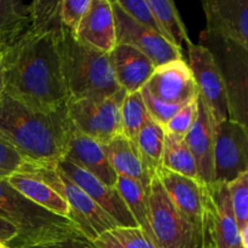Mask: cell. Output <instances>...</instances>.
<instances>
[{
  "mask_svg": "<svg viewBox=\"0 0 248 248\" xmlns=\"http://www.w3.org/2000/svg\"><path fill=\"white\" fill-rule=\"evenodd\" d=\"M215 182L230 183L248 172L247 126L230 119L215 125Z\"/></svg>",
  "mask_w": 248,
  "mask_h": 248,
  "instance_id": "cell-10",
  "label": "cell"
},
{
  "mask_svg": "<svg viewBox=\"0 0 248 248\" xmlns=\"http://www.w3.org/2000/svg\"><path fill=\"white\" fill-rule=\"evenodd\" d=\"M2 56H4V50H2L1 45H0V61L2 60Z\"/></svg>",
  "mask_w": 248,
  "mask_h": 248,
  "instance_id": "cell-40",
  "label": "cell"
},
{
  "mask_svg": "<svg viewBox=\"0 0 248 248\" xmlns=\"http://www.w3.org/2000/svg\"><path fill=\"white\" fill-rule=\"evenodd\" d=\"M56 167L74 184H77L92 201L110 216L119 227H137L132 215L126 207L115 186H108L81 167L68 160L61 159Z\"/></svg>",
  "mask_w": 248,
  "mask_h": 248,
  "instance_id": "cell-13",
  "label": "cell"
},
{
  "mask_svg": "<svg viewBox=\"0 0 248 248\" xmlns=\"http://www.w3.org/2000/svg\"><path fill=\"white\" fill-rule=\"evenodd\" d=\"M165 131L156 123L149 119L143 125L136 138L135 145L140 159L153 177L155 171L161 166L162 150H164Z\"/></svg>",
  "mask_w": 248,
  "mask_h": 248,
  "instance_id": "cell-25",
  "label": "cell"
},
{
  "mask_svg": "<svg viewBox=\"0 0 248 248\" xmlns=\"http://www.w3.org/2000/svg\"><path fill=\"white\" fill-rule=\"evenodd\" d=\"M17 235H18V230L11 223L0 217V242L5 245L10 244L12 240L16 239Z\"/></svg>",
  "mask_w": 248,
  "mask_h": 248,
  "instance_id": "cell-38",
  "label": "cell"
},
{
  "mask_svg": "<svg viewBox=\"0 0 248 248\" xmlns=\"http://www.w3.org/2000/svg\"><path fill=\"white\" fill-rule=\"evenodd\" d=\"M31 4L22 0H0V45L2 50L31 27Z\"/></svg>",
  "mask_w": 248,
  "mask_h": 248,
  "instance_id": "cell-23",
  "label": "cell"
},
{
  "mask_svg": "<svg viewBox=\"0 0 248 248\" xmlns=\"http://www.w3.org/2000/svg\"><path fill=\"white\" fill-rule=\"evenodd\" d=\"M196 99H198V97H196ZM196 99L186 104L167 123V125L164 127L166 135L178 138V140H184V137L189 132L196 119V114H198V102H196Z\"/></svg>",
  "mask_w": 248,
  "mask_h": 248,
  "instance_id": "cell-34",
  "label": "cell"
},
{
  "mask_svg": "<svg viewBox=\"0 0 248 248\" xmlns=\"http://www.w3.org/2000/svg\"><path fill=\"white\" fill-rule=\"evenodd\" d=\"M103 145L107 159L118 177L138 182L147 191L153 176L140 159L136 145L124 135L118 136Z\"/></svg>",
  "mask_w": 248,
  "mask_h": 248,
  "instance_id": "cell-21",
  "label": "cell"
},
{
  "mask_svg": "<svg viewBox=\"0 0 248 248\" xmlns=\"http://www.w3.org/2000/svg\"><path fill=\"white\" fill-rule=\"evenodd\" d=\"M189 68L198 86L199 96L210 109L215 124L228 119V101L224 84L210 51L201 44L188 46Z\"/></svg>",
  "mask_w": 248,
  "mask_h": 248,
  "instance_id": "cell-12",
  "label": "cell"
},
{
  "mask_svg": "<svg viewBox=\"0 0 248 248\" xmlns=\"http://www.w3.org/2000/svg\"><path fill=\"white\" fill-rule=\"evenodd\" d=\"M111 7L115 21L116 45L124 44L137 48L154 63L155 67H160L172 61L183 60L179 48L162 36L137 23L130 15L126 14L118 0L111 1Z\"/></svg>",
  "mask_w": 248,
  "mask_h": 248,
  "instance_id": "cell-11",
  "label": "cell"
},
{
  "mask_svg": "<svg viewBox=\"0 0 248 248\" xmlns=\"http://www.w3.org/2000/svg\"><path fill=\"white\" fill-rule=\"evenodd\" d=\"M205 31L248 48V0H203Z\"/></svg>",
  "mask_w": 248,
  "mask_h": 248,
  "instance_id": "cell-15",
  "label": "cell"
},
{
  "mask_svg": "<svg viewBox=\"0 0 248 248\" xmlns=\"http://www.w3.org/2000/svg\"><path fill=\"white\" fill-rule=\"evenodd\" d=\"M72 125V124H70ZM63 159L81 167L108 186H115L118 174L107 159L103 145L70 127Z\"/></svg>",
  "mask_w": 248,
  "mask_h": 248,
  "instance_id": "cell-17",
  "label": "cell"
},
{
  "mask_svg": "<svg viewBox=\"0 0 248 248\" xmlns=\"http://www.w3.org/2000/svg\"><path fill=\"white\" fill-rule=\"evenodd\" d=\"M94 248H160L140 227H115L92 241Z\"/></svg>",
  "mask_w": 248,
  "mask_h": 248,
  "instance_id": "cell-27",
  "label": "cell"
},
{
  "mask_svg": "<svg viewBox=\"0 0 248 248\" xmlns=\"http://www.w3.org/2000/svg\"><path fill=\"white\" fill-rule=\"evenodd\" d=\"M202 186V248H244L232 211L228 184L213 182Z\"/></svg>",
  "mask_w": 248,
  "mask_h": 248,
  "instance_id": "cell-8",
  "label": "cell"
},
{
  "mask_svg": "<svg viewBox=\"0 0 248 248\" xmlns=\"http://www.w3.org/2000/svg\"><path fill=\"white\" fill-rule=\"evenodd\" d=\"M57 44L69 101L108 97L120 90L114 78L108 53L80 41L64 27L57 35Z\"/></svg>",
  "mask_w": 248,
  "mask_h": 248,
  "instance_id": "cell-3",
  "label": "cell"
},
{
  "mask_svg": "<svg viewBox=\"0 0 248 248\" xmlns=\"http://www.w3.org/2000/svg\"><path fill=\"white\" fill-rule=\"evenodd\" d=\"M5 91V78H4V67L0 61V96L4 93Z\"/></svg>",
  "mask_w": 248,
  "mask_h": 248,
  "instance_id": "cell-39",
  "label": "cell"
},
{
  "mask_svg": "<svg viewBox=\"0 0 248 248\" xmlns=\"http://www.w3.org/2000/svg\"><path fill=\"white\" fill-rule=\"evenodd\" d=\"M149 119L140 91L126 93L121 106L123 135L135 144L138 132Z\"/></svg>",
  "mask_w": 248,
  "mask_h": 248,
  "instance_id": "cell-29",
  "label": "cell"
},
{
  "mask_svg": "<svg viewBox=\"0 0 248 248\" xmlns=\"http://www.w3.org/2000/svg\"><path fill=\"white\" fill-rule=\"evenodd\" d=\"M126 96L125 90L108 97H89L69 101L67 114L75 130L87 137L106 144L123 135L121 106Z\"/></svg>",
  "mask_w": 248,
  "mask_h": 248,
  "instance_id": "cell-7",
  "label": "cell"
},
{
  "mask_svg": "<svg viewBox=\"0 0 248 248\" xmlns=\"http://www.w3.org/2000/svg\"><path fill=\"white\" fill-rule=\"evenodd\" d=\"M22 172L38 177L62 196L69 206V220L90 241H93L107 230L119 227L110 216L107 215L77 184L67 178L55 164L27 162Z\"/></svg>",
  "mask_w": 248,
  "mask_h": 248,
  "instance_id": "cell-6",
  "label": "cell"
},
{
  "mask_svg": "<svg viewBox=\"0 0 248 248\" xmlns=\"http://www.w3.org/2000/svg\"><path fill=\"white\" fill-rule=\"evenodd\" d=\"M145 89L160 101L186 106L198 97L193 73L184 60H176L155 68Z\"/></svg>",
  "mask_w": 248,
  "mask_h": 248,
  "instance_id": "cell-14",
  "label": "cell"
},
{
  "mask_svg": "<svg viewBox=\"0 0 248 248\" xmlns=\"http://www.w3.org/2000/svg\"><path fill=\"white\" fill-rule=\"evenodd\" d=\"M61 1L35 0L31 2V27L35 31H53L60 34L63 29L61 21Z\"/></svg>",
  "mask_w": 248,
  "mask_h": 248,
  "instance_id": "cell-30",
  "label": "cell"
},
{
  "mask_svg": "<svg viewBox=\"0 0 248 248\" xmlns=\"http://www.w3.org/2000/svg\"><path fill=\"white\" fill-rule=\"evenodd\" d=\"M0 248H9V247H7V245H5V244H2V242H0Z\"/></svg>",
  "mask_w": 248,
  "mask_h": 248,
  "instance_id": "cell-41",
  "label": "cell"
},
{
  "mask_svg": "<svg viewBox=\"0 0 248 248\" xmlns=\"http://www.w3.org/2000/svg\"><path fill=\"white\" fill-rule=\"evenodd\" d=\"M91 0H63L61 1V21L64 28L75 34Z\"/></svg>",
  "mask_w": 248,
  "mask_h": 248,
  "instance_id": "cell-36",
  "label": "cell"
},
{
  "mask_svg": "<svg viewBox=\"0 0 248 248\" xmlns=\"http://www.w3.org/2000/svg\"><path fill=\"white\" fill-rule=\"evenodd\" d=\"M232 211L239 230L248 228V172L228 183Z\"/></svg>",
  "mask_w": 248,
  "mask_h": 248,
  "instance_id": "cell-31",
  "label": "cell"
},
{
  "mask_svg": "<svg viewBox=\"0 0 248 248\" xmlns=\"http://www.w3.org/2000/svg\"><path fill=\"white\" fill-rule=\"evenodd\" d=\"M108 57L116 84L126 93L140 91L156 68L144 53L124 44L115 45Z\"/></svg>",
  "mask_w": 248,
  "mask_h": 248,
  "instance_id": "cell-19",
  "label": "cell"
},
{
  "mask_svg": "<svg viewBox=\"0 0 248 248\" xmlns=\"http://www.w3.org/2000/svg\"><path fill=\"white\" fill-rule=\"evenodd\" d=\"M140 93H142L143 101H144L145 108H147L148 114H149V118L154 123H156L157 125L161 126L162 128L184 107L182 104L167 103V102L160 101L156 97L153 96L144 86L140 89Z\"/></svg>",
  "mask_w": 248,
  "mask_h": 248,
  "instance_id": "cell-33",
  "label": "cell"
},
{
  "mask_svg": "<svg viewBox=\"0 0 248 248\" xmlns=\"http://www.w3.org/2000/svg\"><path fill=\"white\" fill-rule=\"evenodd\" d=\"M147 2L172 45L176 46L181 51L184 44L186 46L190 45L191 41L188 38L186 28L173 1H170V0H147Z\"/></svg>",
  "mask_w": 248,
  "mask_h": 248,
  "instance_id": "cell-26",
  "label": "cell"
},
{
  "mask_svg": "<svg viewBox=\"0 0 248 248\" xmlns=\"http://www.w3.org/2000/svg\"><path fill=\"white\" fill-rule=\"evenodd\" d=\"M198 114L193 126L184 137L186 147L193 154L201 184L215 182L213 172V147H215V121L210 109L198 94Z\"/></svg>",
  "mask_w": 248,
  "mask_h": 248,
  "instance_id": "cell-16",
  "label": "cell"
},
{
  "mask_svg": "<svg viewBox=\"0 0 248 248\" xmlns=\"http://www.w3.org/2000/svg\"><path fill=\"white\" fill-rule=\"evenodd\" d=\"M26 248H94L92 241L85 239L84 236H73L67 239L58 240V241L48 242V244L38 245Z\"/></svg>",
  "mask_w": 248,
  "mask_h": 248,
  "instance_id": "cell-37",
  "label": "cell"
},
{
  "mask_svg": "<svg viewBox=\"0 0 248 248\" xmlns=\"http://www.w3.org/2000/svg\"><path fill=\"white\" fill-rule=\"evenodd\" d=\"M75 36L104 53L115 47V21L110 0H91Z\"/></svg>",
  "mask_w": 248,
  "mask_h": 248,
  "instance_id": "cell-20",
  "label": "cell"
},
{
  "mask_svg": "<svg viewBox=\"0 0 248 248\" xmlns=\"http://www.w3.org/2000/svg\"><path fill=\"white\" fill-rule=\"evenodd\" d=\"M27 161L14 145L0 133V179H6L23 171Z\"/></svg>",
  "mask_w": 248,
  "mask_h": 248,
  "instance_id": "cell-35",
  "label": "cell"
},
{
  "mask_svg": "<svg viewBox=\"0 0 248 248\" xmlns=\"http://www.w3.org/2000/svg\"><path fill=\"white\" fill-rule=\"evenodd\" d=\"M72 125L67 108L45 111L4 91L0 96V133L31 164L63 159Z\"/></svg>",
  "mask_w": 248,
  "mask_h": 248,
  "instance_id": "cell-2",
  "label": "cell"
},
{
  "mask_svg": "<svg viewBox=\"0 0 248 248\" xmlns=\"http://www.w3.org/2000/svg\"><path fill=\"white\" fill-rule=\"evenodd\" d=\"M201 45L212 55L224 84L228 119L248 124V48L203 31Z\"/></svg>",
  "mask_w": 248,
  "mask_h": 248,
  "instance_id": "cell-5",
  "label": "cell"
},
{
  "mask_svg": "<svg viewBox=\"0 0 248 248\" xmlns=\"http://www.w3.org/2000/svg\"><path fill=\"white\" fill-rule=\"evenodd\" d=\"M161 166L184 177L199 181L195 160L184 140H178L165 133Z\"/></svg>",
  "mask_w": 248,
  "mask_h": 248,
  "instance_id": "cell-28",
  "label": "cell"
},
{
  "mask_svg": "<svg viewBox=\"0 0 248 248\" xmlns=\"http://www.w3.org/2000/svg\"><path fill=\"white\" fill-rule=\"evenodd\" d=\"M120 6L126 11V14L130 15L137 23L143 26L144 28L154 31L157 35L162 36L170 43L166 33L164 31L162 27L160 26L159 21L156 19L155 15L150 10L147 0H118Z\"/></svg>",
  "mask_w": 248,
  "mask_h": 248,
  "instance_id": "cell-32",
  "label": "cell"
},
{
  "mask_svg": "<svg viewBox=\"0 0 248 248\" xmlns=\"http://www.w3.org/2000/svg\"><path fill=\"white\" fill-rule=\"evenodd\" d=\"M155 177L177 210L186 216L200 234L202 218V186L200 182L174 173L162 166L155 171Z\"/></svg>",
  "mask_w": 248,
  "mask_h": 248,
  "instance_id": "cell-18",
  "label": "cell"
},
{
  "mask_svg": "<svg viewBox=\"0 0 248 248\" xmlns=\"http://www.w3.org/2000/svg\"><path fill=\"white\" fill-rule=\"evenodd\" d=\"M6 182L31 202L69 220L70 210L67 202L55 189L38 177L27 172H17L6 178Z\"/></svg>",
  "mask_w": 248,
  "mask_h": 248,
  "instance_id": "cell-22",
  "label": "cell"
},
{
  "mask_svg": "<svg viewBox=\"0 0 248 248\" xmlns=\"http://www.w3.org/2000/svg\"><path fill=\"white\" fill-rule=\"evenodd\" d=\"M58 34L28 29L4 48L5 91L45 111L67 108L68 98L61 67Z\"/></svg>",
  "mask_w": 248,
  "mask_h": 248,
  "instance_id": "cell-1",
  "label": "cell"
},
{
  "mask_svg": "<svg viewBox=\"0 0 248 248\" xmlns=\"http://www.w3.org/2000/svg\"><path fill=\"white\" fill-rule=\"evenodd\" d=\"M115 188L118 189L126 207L132 215L137 227L144 230L152 239H154L150 225L149 191L145 190L138 182L125 177H118Z\"/></svg>",
  "mask_w": 248,
  "mask_h": 248,
  "instance_id": "cell-24",
  "label": "cell"
},
{
  "mask_svg": "<svg viewBox=\"0 0 248 248\" xmlns=\"http://www.w3.org/2000/svg\"><path fill=\"white\" fill-rule=\"evenodd\" d=\"M0 217L18 230L16 239L7 244L9 248H26L82 236L74 223L31 202L6 179H0Z\"/></svg>",
  "mask_w": 248,
  "mask_h": 248,
  "instance_id": "cell-4",
  "label": "cell"
},
{
  "mask_svg": "<svg viewBox=\"0 0 248 248\" xmlns=\"http://www.w3.org/2000/svg\"><path fill=\"white\" fill-rule=\"evenodd\" d=\"M150 225L160 248H202L198 230L177 210L156 177L149 189Z\"/></svg>",
  "mask_w": 248,
  "mask_h": 248,
  "instance_id": "cell-9",
  "label": "cell"
}]
</instances>
